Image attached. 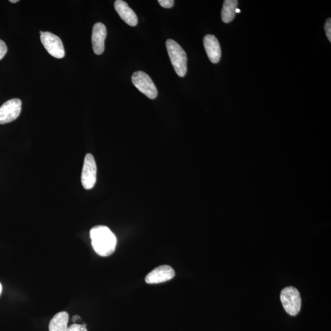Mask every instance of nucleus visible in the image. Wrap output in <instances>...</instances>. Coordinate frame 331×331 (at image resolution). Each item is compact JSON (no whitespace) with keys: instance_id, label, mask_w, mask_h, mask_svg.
<instances>
[{"instance_id":"f257e3e1","label":"nucleus","mask_w":331,"mask_h":331,"mask_svg":"<svg viewBox=\"0 0 331 331\" xmlns=\"http://www.w3.org/2000/svg\"><path fill=\"white\" fill-rule=\"evenodd\" d=\"M90 238L92 247L100 256H109L114 252L116 239L108 227L104 225L94 226L90 230Z\"/></svg>"},{"instance_id":"f03ea898","label":"nucleus","mask_w":331,"mask_h":331,"mask_svg":"<svg viewBox=\"0 0 331 331\" xmlns=\"http://www.w3.org/2000/svg\"><path fill=\"white\" fill-rule=\"evenodd\" d=\"M168 53L175 72L181 78L185 76L187 72V57L186 52L173 39H168L166 42Z\"/></svg>"},{"instance_id":"7ed1b4c3","label":"nucleus","mask_w":331,"mask_h":331,"mask_svg":"<svg viewBox=\"0 0 331 331\" xmlns=\"http://www.w3.org/2000/svg\"><path fill=\"white\" fill-rule=\"evenodd\" d=\"M280 300L285 311L291 316L299 314L302 300L299 291L293 287L283 288L281 291Z\"/></svg>"},{"instance_id":"20e7f679","label":"nucleus","mask_w":331,"mask_h":331,"mask_svg":"<svg viewBox=\"0 0 331 331\" xmlns=\"http://www.w3.org/2000/svg\"><path fill=\"white\" fill-rule=\"evenodd\" d=\"M131 80L135 87L150 99L154 100L157 97V88L147 74L143 72H135Z\"/></svg>"},{"instance_id":"39448f33","label":"nucleus","mask_w":331,"mask_h":331,"mask_svg":"<svg viewBox=\"0 0 331 331\" xmlns=\"http://www.w3.org/2000/svg\"><path fill=\"white\" fill-rule=\"evenodd\" d=\"M97 164L93 156L88 153L85 156L81 176L82 184L85 190L93 188L97 181Z\"/></svg>"},{"instance_id":"423d86ee","label":"nucleus","mask_w":331,"mask_h":331,"mask_svg":"<svg viewBox=\"0 0 331 331\" xmlns=\"http://www.w3.org/2000/svg\"><path fill=\"white\" fill-rule=\"evenodd\" d=\"M41 41L44 47L52 57L63 58L65 55L64 46L61 40L54 34L50 32H42Z\"/></svg>"},{"instance_id":"0eeeda50","label":"nucleus","mask_w":331,"mask_h":331,"mask_svg":"<svg viewBox=\"0 0 331 331\" xmlns=\"http://www.w3.org/2000/svg\"><path fill=\"white\" fill-rule=\"evenodd\" d=\"M21 109V101L12 99L6 101L0 107V124H6L15 121L19 116Z\"/></svg>"},{"instance_id":"6e6552de","label":"nucleus","mask_w":331,"mask_h":331,"mask_svg":"<svg viewBox=\"0 0 331 331\" xmlns=\"http://www.w3.org/2000/svg\"><path fill=\"white\" fill-rule=\"evenodd\" d=\"M175 276L173 268L162 265L153 270L146 276L145 280L149 284H157L171 280Z\"/></svg>"},{"instance_id":"1a4fd4ad","label":"nucleus","mask_w":331,"mask_h":331,"mask_svg":"<svg viewBox=\"0 0 331 331\" xmlns=\"http://www.w3.org/2000/svg\"><path fill=\"white\" fill-rule=\"evenodd\" d=\"M106 35V27L103 23L99 22L94 25L92 30L91 43L95 54L99 55L103 53Z\"/></svg>"},{"instance_id":"9d476101","label":"nucleus","mask_w":331,"mask_h":331,"mask_svg":"<svg viewBox=\"0 0 331 331\" xmlns=\"http://www.w3.org/2000/svg\"><path fill=\"white\" fill-rule=\"evenodd\" d=\"M204 46L208 59L211 63L219 62L222 55L220 45L216 36L211 35L205 36L203 40Z\"/></svg>"},{"instance_id":"9b49d317","label":"nucleus","mask_w":331,"mask_h":331,"mask_svg":"<svg viewBox=\"0 0 331 331\" xmlns=\"http://www.w3.org/2000/svg\"><path fill=\"white\" fill-rule=\"evenodd\" d=\"M114 8L119 16L128 26L131 27L137 26L138 22L137 15L127 3L122 0H116L114 3Z\"/></svg>"},{"instance_id":"f8f14e48","label":"nucleus","mask_w":331,"mask_h":331,"mask_svg":"<svg viewBox=\"0 0 331 331\" xmlns=\"http://www.w3.org/2000/svg\"><path fill=\"white\" fill-rule=\"evenodd\" d=\"M69 315L66 312H60L54 316L49 323V331H67Z\"/></svg>"},{"instance_id":"ddd939ff","label":"nucleus","mask_w":331,"mask_h":331,"mask_svg":"<svg viewBox=\"0 0 331 331\" xmlns=\"http://www.w3.org/2000/svg\"><path fill=\"white\" fill-rule=\"evenodd\" d=\"M238 5L236 0H225L222 10V19L223 22L229 23L234 19L235 9Z\"/></svg>"},{"instance_id":"4468645a","label":"nucleus","mask_w":331,"mask_h":331,"mask_svg":"<svg viewBox=\"0 0 331 331\" xmlns=\"http://www.w3.org/2000/svg\"><path fill=\"white\" fill-rule=\"evenodd\" d=\"M67 331H87V329L84 325L73 324L67 327Z\"/></svg>"},{"instance_id":"2eb2a0df","label":"nucleus","mask_w":331,"mask_h":331,"mask_svg":"<svg viewBox=\"0 0 331 331\" xmlns=\"http://www.w3.org/2000/svg\"><path fill=\"white\" fill-rule=\"evenodd\" d=\"M8 52L7 45L5 42L0 39V60H2Z\"/></svg>"},{"instance_id":"dca6fc26","label":"nucleus","mask_w":331,"mask_h":331,"mask_svg":"<svg viewBox=\"0 0 331 331\" xmlns=\"http://www.w3.org/2000/svg\"><path fill=\"white\" fill-rule=\"evenodd\" d=\"M162 8H171L174 5V0H159L158 2Z\"/></svg>"},{"instance_id":"f3484780","label":"nucleus","mask_w":331,"mask_h":331,"mask_svg":"<svg viewBox=\"0 0 331 331\" xmlns=\"http://www.w3.org/2000/svg\"><path fill=\"white\" fill-rule=\"evenodd\" d=\"M325 31H326V36L328 40L331 41V20L330 18H328L324 26Z\"/></svg>"},{"instance_id":"a211bd4d","label":"nucleus","mask_w":331,"mask_h":331,"mask_svg":"<svg viewBox=\"0 0 331 331\" xmlns=\"http://www.w3.org/2000/svg\"><path fill=\"white\" fill-rule=\"evenodd\" d=\"M79 319H81L78 315L74 316L73 317V321L76 322L77 320H79Z\"/></svg>"},{"instance_id":"6ab92c4d","label":"nucleus","mask_w":331,"mask_h":331,"mask_svg":"<svg viewBox=\"0 0 331 331\" xmlns=\"http://www.w3.org/2000/svg\"><path fill=\"white\" fill-rule=\"evenodd\" d=\"M9 2L12 3H15L18 2V0H10Z\"/></svg>"},{"instance_id":"aec40b11","label":"nucleus","mask_w":331,"mask_h":331,"mask_svg":"<svg viewBox=\"0 0 331 331\" xmlns=\"http://www.w3.org/2000/svg\"><path fill=\"white\" fill-rule=\"evenodd\" d=\"M241 10L240 9L237 8L235 9V13H240Z\"/></svg>"},{"instance_id":"412c9836","label":"nucleus","mask_w":331,"mask_h":331,"mask_svg":"<svg viewBox=\"0 0 331 331\" xmlns=\"http://www.w3.org/2000/svg\"><path fill=\"white\" fill-rule=\"evenodd\" d=\"M2 291V284L0 283V294H1Z\"/></svg>"}]
</instances>
